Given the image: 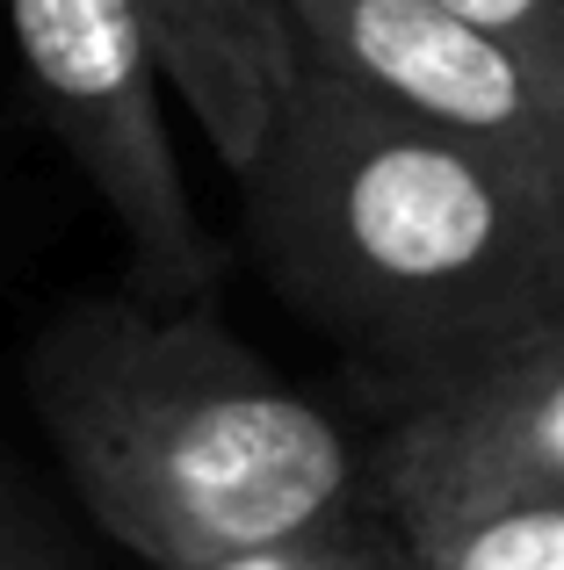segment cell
<instances>
[{"label":"cell","instance_id":"2","mask_svg":"<svg viewBox=\"0 0 564 570\" xmlns=\"http://www.w3.org/2000/svg\"><path fill=\"white\" fill-rule=\"evenodd\" d=\"M22 390L80 513L145 570H203L377 505V462L211 304L80 296L29 340Z\"/></svg>","mask_w":564,"mask_h":570},{"label":"cell","instance_id":"7","mask_svg":"<svg viewBox=\"0 0 564 570\" xmlns=\"http://www.w3.org/2000/svg\"><path fill=\"white\" fill-rule=\"evenodd\" d=\"M406 570H564V491H449L383 505Z\"/></svg>","mask_w":564,"mask_h":570},{"label":"cell","instance_id":"9","mask_svg":"<svg viewBox=\"0 0 564 570\" xmlns=\"http://www.w3.org/2000/svg\"><path fill=\"white\" fill-rule=\"evenodd\" d=\"M0 570H87V557L66 542L43 499L29 491V476L0 448Z\"/></svg>","mask_w":564,"mask_h":570},{"label":"cell","instance_id":"10","mask_svg":"<svg viewBox=\"0 0 564 570\" xmlns=\"http://www.w3.org/2000/svg\"><path fill=\"white\" fill-rule=\"evenodd\" d=\"M449 8L507 37L528 66H543L564 87V0H449Z\"/></svg>","mask_w":564,"mask_h":570},{"label":"cell","instance_id":"3","mask_svg":"<svg viewBox=\"0 0 564 570\" xmlns=\"http://www.w3.org/2000/svg\"><path fill=\"white\" fill-rule=\"evenodd\" d=\"M22 87L72 174L130 253V289L211 304L225 246L211 238L167 124V66L130 0H8Z\"/></svg>","mask_w":564,"mask_h":570},{"label":"cell","instance_id":"5","mask_svg":"<svg viewBox=\"0 0 564 570\" xmlns=\"http://www.w3.org/2000/svg\"><path fill=\"white\" fill-rule=\"evenodd\" d=\"M369 462L377 505L449 491H564V318L420 390H398Z\"/></svg>","mask_w":564,"mask_h":570},{"label":"cell","instance_id":"8","mask_svg":"<svg viewBox=\"0 0 564 570\" xmlns=\"http://www.w3.org/2000/svg\"><path fill=\"white\" fill-rule=\"evenodd\" d=\"M203 570H406V549H398L383 505H369V513H348V520H325V528L282 534V542L240 549V557H217Z\"/></svg>","mask_w":564,"mask_h":570},{"label":"cell","instance_id":"4","mask_svg":"<svg viewBox=\"0 0 564 570\" xmlns=\"http://www.w3.org/2000/svg\"><path fill=\"white\" fill-rule=\"evenodd\" d=\"M304 66L564 181V87L449 0H290Z\"/></svg>","mask_w":564,"mask_h":570},{"label":"cell","instance_id":"6","mask_svg":"<svg viewBox=\"0 0 564 570\" xmlns=\"http://www.w3.org/2000/svg\"><path fill=\"white\" fill-rule=\"evenodd\" d=\"M130 8L153 29L167 87L240 181L304 72L290 0H130Z\"/></svg>","mask_w":564,"mask_h":570},{"label":"cell","instance_id":"1","mask_svg":"<svg viewBox=\"0 0 564 570\" xmlns=\"http://www.w3.org/2000/svg\"><path fill=\"white\" fill-rule=\"evenodd\" d=\"M240 195L269 289L391 397L564 318V181L319 66L296 72Z\"/></svg>","mask_w":564,"mask_h":570}]
</instances>
